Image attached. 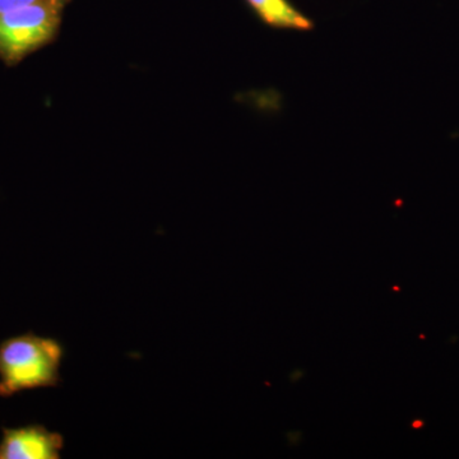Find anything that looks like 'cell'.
<instances>
[{
  "label": "cell",
  "instance_id": "1",
  "mask_svg": "<svg viewBox=\"0 0 459 459\" xmlns=\"http://www.w3.org/2000/svg\"><path fill=\"white\" fill-rule=\"evenodd\" d=\"M65 347L54 338L32 332L0 343V397L9 398L39 388H53L62 382L60 368Z\"/></svg>",
  "mask_w": 459,
  "mask_h": 459
},
{
  "label": "cell",
  "instance_id": "2",
  "mask_svg": "<svg viewBox=\"0 0 459 459\" xmlns=\"http://www.w3.org/2000/svg\"><path fill=\"white\" fill-rule=\"evenodd\" d=\"M56 22V9L42 2L0 14V51L9 56L29 53L49 40Z\"/></svg>",
  "mask_w": 459,
  "mask_h": 459
},
{
  "label": "cell",
  "instance_id": "3",
  "mask_svg": "<svg viewBox=\"0 0 459 459\" xmlns=\"http://www.w3.org/2000/svg\"><path fill=\"white\" fill-rule=\"evenodd\" d=\"M0 459H59L65 448V437L42 425L3 428Z\"/></svg>",
  "mask_w": 459,
  "mask_h": 459
},
{
  "label": "cell",
  "instance_id": "4",
  "mask_svg": "<svg viewBox=\"0 0 459 459\" xmlns=\"http://www.w3.org/2000/svg\"><path fill=\"white\" fill-rule=\"evenodd\" d=\"M268 23V25L283 27V29L309 30L312 22L296 11L287 0H247Z\"/></svg>",
  "mask_w": 459,
  "mask_h": 459
},
{
  "label": "cell",
  "instance_id": "5",
  "mask_svg": "<svg viewBox=\"0 0 459 459\" xmlns=\"http://www.w3.org/2000/svg\"><path fill=\"white\" fill-rule=\"evenodd\" d=\"M39 2H41V0H0V14L13 11V9L27 7V5L35 4Z\"/></svg>",
  "mask_w": 459,
  "mask_h": 459
}]
</instances>
